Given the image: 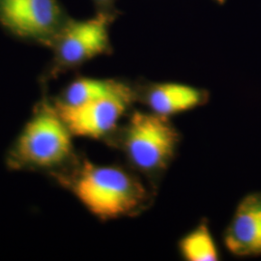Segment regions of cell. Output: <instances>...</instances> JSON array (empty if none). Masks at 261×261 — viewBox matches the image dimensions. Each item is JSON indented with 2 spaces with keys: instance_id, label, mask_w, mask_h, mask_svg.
Returning <instances> with one entry per match:
<instances>
[{
  "instance_id": "cell-1",
  "label": "cell",
  "mask_w": 261,
  "mask_h": 261,
  "mask_svg": "<svg viewBox=\"0 0 261 261\" xmlns=\"http://www.w3.org/2000/svg\"><path fill=\"white\" fill-rule=\"evenodd\" d=\"M51 176L103 222L138 214L149 200L148 190L139 177L118 166L75 159Z\"/></svg>"
},
{
  "instance_id": "cell-2",
  "label": "cell",
  "mask_w": 261,
  "mask_h": 261,
  "mask_svg": "<svg viewBox=\"0 0 261 261\" xmlns=\"http://www.w3.org/2000/svg\"><path fill=\"white\" fill-rule=\"evenodd\" d=\"M73 138L54 102L46 98L38 103L10 147L7 167L51 175L75 160Z\"/></svg>"
},
{
  "instance_id": "cell-3",
  "label": "cell",
  "mask_w": 261,
  "mask_h": 261,
  "mask_svg": "<svg viewBox=\"0 0 261 261\" xmlns=\"http://www.w3.org/2000/svg\"><path fill=\"white\" fill-rule=\"evenodd\" d=\"M179 134L168 117L134 112L125 125L121 147L130 165L146 174L165 170L174 157Z\"/></svg>"
},
{
  "instance_id": "cell-4",
  "label": "cell",
  "mask_w": 261,
  "mask_h": 261,
  "mask_svg": "<svg viewBox=\"0 0 261 261\" xmlns=\"http://www.w3.org/2000/svg\"><path fill=\"white\" fill-rule=\"evenodd\" d=\"M111 12L100 11L92 18L67 19L47 47L53 51L44 82L75 69L110 51Z\"/></svg>"
},
{
  "instance_id": "cell-5",
  "label": "cell",
  "mask_w": 261,
  "mask_h": 261,
  "mask_svg": "<svg viewBox=\"0 0 261 261\" xmlns=\"http://www.w3.org/2000/svg\"><path fill=\"white\" fill-rule=\"evenodd\" d=\"M67 19L58 0H0V24L15 37L46 47Z\"/></svg>"
},
{
  "instance_id": "cell-6",
  "label": "cell",
  "mask_w": 261,
  "mask_h": 261,
  "mask_svg": "<svg viewBox=\"0 0 261 261\" xmlns=\"http://www.w3.org/2000/svg\"><path fill=\"white\" fill-rule=\"evenodd\" d=\"M134 99V92L105 97L76 106L53 102L74 137L101 140L117 129Z\"/></svg>"
},
{
  "instance_id": "cell-7",
  "label": "cell",
  "mask_w": 261,
  "mask_h": 261,
  "mask_svg": "<svg viewBox=\"0 0 261 261\" xmlns=\"http://www.w3.org/2000/svg\"><path fill=\"white\" fill-rule=\"evenodd\" d=\"M227 251L236 256L261 255V193L245 196L224 234Z\"/></svg>"
},
{
  "instance_id": "cell-8",
  "label": "cell",
  "mask_w": 261,
  "mask_h": 261,
  "mask_svg": "<svg viewBox=\"0 0 261 261\" xmlns=\"http://www.w3.org/2000/svg\"><path fill=\"white\" fill-rule=\"evenodd\" d=\"M205 101L203 90L180 83L154 84L146 93V103L150 112L168 118L195 110Z\"/></svg>"
},
{
  "instance_id": "cell-9",
  "label": "cell",
  "mask_w": 261,
  "mask_h": 261,
  "mask_svg": "<svg viewBox=\"0 0 261 261\" xmlns=\"http://www.w3.org/2000/svg\"><path fill=\"white\" fill-rule=\"evenodd\" d=\"M134 92L129 85L113 79L82 76L72 81L55 99L56 103L76 106L109 96Z\"/></svg>"
},
{
  "instance_id": "cell-10",
  "label": "cell",
  "mask_w": 261,
  "mask_h": 261,
  "mask_svg": "<svg viewBox=\"0 0 261 261\" xmlns=\"http://www.w3.org/2000/svg\"><path fill=\"white\" fill-rule=\"evenodd\" d=\"M178 251L187 261H217L220 252L208 224L201 222L178 242Z\"/></svg>"
},
{
  "instance_id": "cell-11",
  "label": "cell",
  "mask_w": 261,
  "mask_h": 261,
  "mask_svg": "<svg viewBox=\"0 0 261 261\" xmlns=\"http://www.w3.org/2000/svg\"><path fill=\"white\" fill-rule=\"evenodd\" d=\"M94 1L101 7V11L110 12L109 8H110L113 0H94Z\"/></svg>"
},
{
  "instance_id": "cell-12",
  "label": "cell",
  "mask_w": 261,
  "mask_h": 261,
  "mask_svg": "<svg viewBox=\"0 0 261 261\" xmlns=\"http://www.w3.org/2000/svg\"><path fill=\"white\" fill-rule=\"evenodd\" d=\"M217 1H218V2H223L224 0H217Z\"/></svg>"
}]
</instances>
